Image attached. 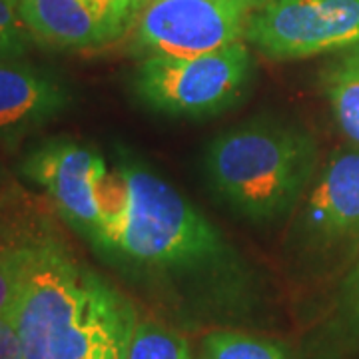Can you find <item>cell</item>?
Wrapping results in <instances>:
<instances>
[{
	"instance_id": "9",
	"label": "cell",
	"mask_w": 359,
	"mask_h": 359,
	"mask_svg": "<svg viewBox=\"0 0 359 359\" xmlns=\"http://www.w3.org/2000/svg\"><path fill=\"white\" fill-rule=\"evenodd\" d=\"M308 248H334L359 238V146L330 156L302 212Z\"/></svg>"
},
{
	"instance_id": "3",
	"label": "cell",
	"mask_w": 359,
	"mask_h": 359,
	"mask_svg": "<svg viewBox=\"0 0 359 359\" xmlns=\"http://www.w3.org/2000/svg\"><path fill=\"white\" fill-rule=\"evenodd\" d=\"M204 168L212 188L252 222L292 212L318 168V144L295 122L259 118L219 134Z\"/></svg>"
},
{
	"instance_id": "2",
	"label": "cell",
	"mask_w": 359,
	"mask_h": 359,
	"mask_svg": "<svg viewBox=\"0 0 359 359\" xmlns=\"http://www.w3.org/2000/svg\"><path fill=\"white\" fill-rule=\"evenodd\" d=\"M138 320L128 295L78 262L62 238L40 248L16 295L25 359H128Z\"/></svg>"
},
{
	"instance_id": "15",
	"label": "cell",
	"mask_w": 359,
	"mask_h": 359,
	"mask_svg": "<svg viewBox=\"0 0 359 359\" xmlns=\"http://www.w3.org/2000/svg\"><path fill=\"white\" fill-rule=\"evenodd\" d=\"M325 94L337 126L359 146V80H325Z\"/></svg>"
},
{
	"instance_id": "19",
	"label": "cell",
	"mask_w": 359,
	"mask_h": 359,
	"mask_svg": "<svg viewBox=\"0 0 359 359\" xmlns=\"http://www.w3.org/2000/svg\"><path fill=\"white\" fill-rule=\"evenodd\" d=\"M325 80H359V46L341 52V56L325 70Z\"/></svg>"
},
{
	"instance_id": "14",
	"label": "cell",
	"mask_w": 359,
	"mask_h": 359,
	"mask_svg": "<svg viewBox=\"0 0 359 359\" xmlns=\"http://www.w3.org/2000/svg\"><path fill=\"white\" fill-rule=\"evenodd\" d=\"M34 44L36 40L18 11V0H0V60L26 58Z\"/></svg>"
},
{
	"instance_id": "11",
	"label": "cell",
	"mask_w": 359,
	"mask_h": 359,
	"mask_svg": "<svg viewBox=\"0 0 359 359\" xmlns=\"http://www.w3.org/2000/svg\"><path fill=\"white\" fill-rule=\"evenodd\" d=\"M50 202L8 180L0 190V256L13 250L40 245L60 238Z\"/></svg>"
},
{
	"instance_id": "10",
	"label": "cell",
	"mask_w": 359,
	"mask_h": 359,
	"mask_svg": "<svg viewBox=\"0 0 359 359\" xmlns=\"http://www.w3.org/2000/svg\"><path fill=\"white\" fill-rule=\"evenodd\" d=\"M72 102L70 90L48 68L26 58L0 60V144L16 148Z\"/></svg>"
},
{
	"instance_id": "1",
	"label": "cell",
	"mask_w": 359,
	"mask_h": 359,
	"mask_svg": "<svg viewBox=\"0 0 359 359\" xmlns=\"http://www.w3.org/2000/svg\"><path fill=\"white\" fill-rule=\"evenodd\" d=\"M98 233L92 248L136 282L174 290L180 318H216L204 285L226 256L214 224L134 158L102 168L96 182Z\"/></svg>"
},
{
	"instance_id": "6",
	"label": "cell",
	"mask_w": 359,
	"mask_h": 359,
	"mask_svg": "<svg viewBox=\"0 0 359 359\" xmlns=\"http://www.w3.org/2000/svg\"><path fill=\"white\" fill-rule=\"evenodd\" d=\"M245 40L269 60H302L359 46V0H264Z\"/></svg>"
},
{
	"instance_id": "21",
	"label": "cell",
	"mask_w": 359,
	"mask_h": 359,
	"mask_svg": "<svg viewBox=\"0 0 359 359\" xmlns=\"http://www.w3.org/2000/svg\"><path fill=\"white\" fill-rule=\"evenodd\" d=\"M8 180H11V178H8V174H6V172H4V170L0 168V190L4 188V184H6Z\"/></svg>"
},
{
	"instance_id": "8",
	"label": "cell",
	"mask_w": 359,
	"mask_h": 359,
	"mask_svg": "<svg viewBox=\"0 0 359 359\" xmlns=\"http://www.w3.org/2000/svg\"><path fill=\"white\" fill-rule=\"evenodd\" d=\"M18 11L39 44L60 50L110 44L136 18L134 0H18Z\"/></svg>"
},
{
	"instance_id": "4",
	"label": "cell",
	"mask_w": 359,
	"mask_h": 359,
	"mask_svg": "<svg viewBox=\"0 0 359 359\" xmlns=\"http://www.w3.org/2000/svg\"><path fill=\"white\" fill-rule=\"evenodd\" d=\"M252 78L245 42L196 56H148L132 74V90L146 108L180 118H202L228 110Z\"/></svg>"
},
{
	"instance_id": "16",
	"label": "cell",
	"mask_w": 359,
	"mask_h": 359,
	"mask_svg": "<svg viewBox=\"0 0 359 359\" xmlns=\"http://www.w3.org/2000/svg\"><path fill=\"white\" fill-rule=\"evenodd\" d=\"M42 245H28L0 256V313L16 299L26 271Z\"/></svg>"
},
{
	"instance_id": "17",
	"label": "cell",
	"mask_w": 359,
	"mask_h": 359,
	"mask_svg": "<svg viewBox=\"0 0 359 359\" xmlns=\"http://www.w3.org/2000/svg\"><path fill=\"white\" fill-rule=\"evenodd\" d=\"M335 332L349 341H359V262L341 285L335 313Z\"/></svg>"
},
{
	"instance_id": "18",
	"label": "cell",
	"mask_w": 359,
	"mask_h": 359,
	"mask_svg": "<svg viewBox=\"0 0 359 359\" xmlns=\"http://www.w3.org/2000/svg\"><path fill=\"white\" fill-rule=\"evenodd\" d=\"M0 359H25L16 327V299L0 313Z\"/></svg>"
},
{
	"instance_id": "13",
	"label": "cell",
	"mask_w": 359,
	"mask_h": 359,
	"mask_svg": "<svg viewBox=\"0 0 359 359\" xmlns=\"http://www.w3.org/2000/svg\"><path fill=\"white\" fill-rule=\"evenodd\" d=\"M128 359H194L190 339L154 318H140L130 339Z\"/></svg>"
},
{
	"instance_id": "5",
	"label": "cell",
	"mask_w": 359,
	"mask_h": 359,
	"mask_svg": "<svg viewBox=\"0 0 359 359\" xmlns=\"http://www.w3.org/2000/svg\"><path fill=\"white\" fill-rule=\"evenodd\" d=\"M264 0H152L132 22V48L148 56H196L245 40Z\"/></svg>"
},
{
	"instance_id": "20",
	"label": "cell",
	"mask_w": 359,
	"mask_h": 359,
	"mask_svg": "<svg viewBox=\"0 0 359 359\" xmlns=\"http://www.w3.org/2000/svg\"><path fill=\"white\" fill-rule=\"evenodd\" d=\"M152 0H134V8H136V14L140 13L142 8L146 6V4H150Z\"/></svg>"
},
{
	"instance_id": "7",
	"label": "cell",
	"mask_w": 359,
	"mask_h": 359,
	"mask_svg": "<svg viewBox=\"0 0 359 359\" xmlns=\"http://www.w3.org/2000/svg\"><path fill=\"white\" fill-rule=\"evenodd\" d=\"M106 160L90 146L72 138H50L26 156L20 172L46 194L54 212L94 244L98 233L96 182Z\"/></svg>"
},
{
	"instance_id": "12",
	"label": "cell",
	"mask_w": 359,
	"mask_h": 359,
	"mask_svg": "<svg viewBox=\"0 0 359 359\" xmlns=\"http://www.w3.org/2000/svg\"><path fill=\"white\" fill-rule=\"evenodd\" d=\"M198 359H292V353L271 337L240 330H212L200 341Z\"/></svg>"
}]
</instances>
